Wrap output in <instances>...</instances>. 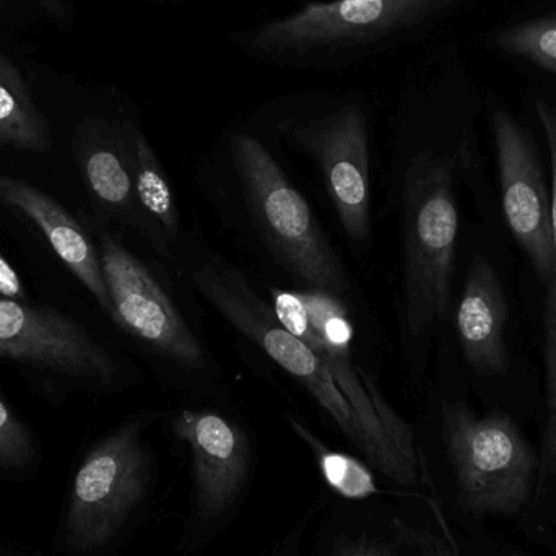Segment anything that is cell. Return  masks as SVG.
Instances as JSON below:
<instances>
[{"instance_id": "603a6c76", "label": "cell", "mask_w": 556, "mask_h": 556, "mask_svg": "<svg viewBox=\"0 0 556 556\" xmlns=\"http://www.w3.org/2000/svg\"><path fill=\"white\" fill-rule=\"evenodd\" d=\"M395 525H397L399 531L404 535L405 541L420 556H460L457 548L453 547V544H447L444 539L433 534V532L415 528V526L408 525L407 521L397 518V516H395Z\"/></svg>"}, {"instance_id": "cb8c5ba5", "label": "cell", "mask_w": 556, "mask_h": 556, "mask_svg": "<svg viewBox=\"0 0 556 556\" xmlns=\"http://www.w3.org/2000/svg\"><path fill=\"white\" fill-rule=\"evenodd\" d=\"M31 2L55 28L64 33H71L74 29L75 16H77L75 0H31Z\"/></svg>"}, {"instance_id": "484cf974", "label": "cell", "mask_w": 556, "mask_h": 556, "mask_svg": "<svg viewBox=\"0 0 556 556\" xmlns=\"http://www.w3.org/2000/svg\"><path fill=\"white\" fill-rule=\"evenodd\" d=\"M26 293L18 274L9 261L0 254V298L3 300L23 301Z\"/></svg>"}, {"instance_id": "6da1fadb", "label": "cell", "mask_w": 556, "mask_h": 556, "mask_svg": "<svg viewBox=\"0 0 556 556\" xmlns=\"http://www.w3.org/2000/svg\"><path fill=\"white\" fill-rule=\"evenodd\" d=\"M454 0H314L228 36L251 61L293 71H343L378 58Z\"/></svg>"}, {"instance_id": "9c48e42d", "label": "cell", "mask_w": 556, "mask_h": 556, "mask_svg": "<svg viewBox=\"0 0 556 556\" xmlns=\"http://www.w3.org/2000/svg\"><path fill=\"white\" fill-rule=\"evenodd\" d=\"M281 132L319 166L330 201L353 241L369 235L368 117L349 101L320 116L287 119Z\"/></svg>"}, {"instance_id": "5b68a950", "label": "cell", "mask_w": 556, "mask_h": 556, "mask_svg": "<svg viewBox=\"0 0 556 556\" xmlns=\"http://www.w3.org/2000/svg\"><path fill=\"white\" fill-rule=\"evenodd\" d=\"M444 446L460 509L473 516H516L526 508L541 472V454L509 415H477L464 402L443 407Z\"/></svg>"}, {"instance_id": "8992f818", "label": "cell", "mask_w": 556, "mask_h": 556, "mask_svg": "<svg viewBox=\"0 0 556 556\" xmlns=\"http://www.w3.org/2000/svg\"><path fill=\"white\" fill-rule=\"evenodd\" d=\"M235 166L248 204L281 263L311 290L342 294L346 277L320 231L306 199L288 181L269 150L256 137L231 140Z\"/></svg>"}, {"instance_id": "d6986e66", "label": "cell", "mask_w": 556, "mask_h": 556, "mask_svg": "<svg viewBox=\"0 0 556 556\" xmlns=\"http://www.w3.org/2000/svg\"><path fill=\"white\" fill-rule=\"evenodd\" d=\"M288 425L309 447L320 477L333 493L350 503H362L384 495V490L379 489L371 470L362 460L350 454L330 450L298 418L288 417Z\"/></svg>"}, {"instance_id": "e0dca14e", "label": "cell", "mask_w": 556, "mask_h": 556, "mask_svg": "<svg viewBox=\"0 0 556 556\" xmlns=\"http://www.w3.org/2000/svg\"><path fill=\"white\" fill-rule=\"evenodd\" d=\"M539 121L547 137L551 153L552 198H554V257L551 273L545 278L544 300V376L545 428L542 438L541 472L538 492L556 476V108L545 101L535 103Z\"/></svg>"}, {"instance_id": "44dd1931", "label": "cell", "mask_w": 556, "mask_h": 556, "mask_svg": "<svg viewBox=\"0 0 556 556\" xmlns=\"http://www.w3.org/2000/svg\"><path fill=\"white\" fill-rule=\"evenodd\" d=\"M41 451L31 430L15 410L0 399V479H25L35 472Z\"/></svg>"}, {"instance_id": "30bf717a", "label": "cell", "mask_w": 556, "mask_h": 556, "mask_svg": "<svg viewBox=\"0 0 556 556\" xmlns=\"http://www.w3.org/2000/svg\"><path fill=\"white\" fill-rule=\"evenodd\" d=\"M0 358L75 382L111 384L113 355L78 320L52 307L0 298Z\"/></svg>"}, {"instance_id": "ba28073f", "label": "cell", "mask_w": 556, "mask_h": 556, "mask_svg": "<svg viewBox=\"0 0 556 556\" xmlns=\"http://www.w3.org/2000/svg\"><path fill=\"white\" fill-rule=\"evenodd\" d=\"M172 431L191 456V532L201 541L227 525L247 495L253 466L250 438L230 418L208 410L179 412Z\"/></svg>"}, {"instance_id": "7c38bea8", "label": "cell", "mask_w": 556, "mask_h": 556, "mask_svg": "<svg viewBox=\"0 0 556 556\" xmlns=\"http://www.w3.org/2000/svg\"><path fill=\"white\" fill-rule=\"evenodd\" d=\"M503 214L535 276L545 281L554 257V198L532 137L506 111L492 117Z\"/></svg>"}, {"instance_id": "8fae6325", "label": "cell", "mask_w": 556, "mask_h": 556, "mask_svg": "<svg viewBox=\"0 0 556 556\" xmlns=\"http://www.w3.org/2000/svg\"><path fill=\"white\" fill-rule=\"evenodd\" d=\"M101 267L121 329L185 368H201L204 350L149 269L110 235H101Z\"/></svg>"}, {"instance_id": "d4e9b609", "label": "cell", "mask_w": 556, "mask_h": 556, "mask_svg": "<svg viewBox=\"0 0 556 556\" xmlns=\"http://www.w3.org/2000/svg\"><path fill=\"white\" fill-rule=\"evenodd\" d=\"M311 521L309 515L304 516L303 519L296 522L288 532L287 535L280 539L273 551L267 552L266 556H301V548H303V539L306 534L307 525Z\"/></svg>"}, {"instance_id": "9a60e30c", "label": "cell", "mask_w": 556, "mask_h": 556, "mask_svg": "<svg viewBox=\"0 0 556 556\" xmlns=\"http://www.w3.org/2000/svg\"><path fill=\"white\" fill-rule=\"evenodd\" d=\"M136 126L110 119L85 121L78 129L85 178L98 201L117 212L137 202L134 191L132 136Z\"/></svg>"}, {"instance_id": "ac0fdd59", "label": "cell", "mask_w": 556, "mask_h": 556, "mask_svg": "<svg viewBox=\"0 0 556 556\" xmlns=\"http://www.w3.org/2000/svg\"><path fill=\"white\" fill-rule=\"evenodd\" d=\"M410 545L394 518L376 521L362 516L336 515L326 519L314 556H408Z\"/></svg>"}, {"instance_id": "52a82bcc", "label": "cell", "mask_w": 556, "mask_h": 556, "mask_svg": "<svg viewBox=\"0 0 556 556\" xmlns=\"http://www.w3.org/2000/svg\"><path fill=\"white\" fill-rule=\"evenodd\" d=\"M192 283L228 323L309 391L350 443L365 456L368 454L358 420L329 369L303 340L280 323L273 306L257 296L237 269L224 264H207L192 274Z\"/></svg>"}, {"instance_id": "ffe728a7", "label": "cell", "mask_w": 556, "mask_h": 556, "mask_svg": "<svg viewBox=\"0 0 556 556\" xmlns=\"http://www.w3.org/2000/svg\"><path fill=\"white\" fill-rule=\"evenodd\" d=\"M130 162H132L134 191L140 207L168 233V237H176L179 222L175 194L149 140L137 127L132 136Z\"/></svg>"}, {"instance_id": "2e32d148", "label": "cell", "mask_w": 556, "mask_h": 556, "mask_svg": "<svg viewBox=\"0 0 556 556\" xmlns=\"http://www.w3.org/2000/svg\"><path fill=\"white\" fill-rule=\"evenodd\" d=\"M29 62L0 39V146L46 153L52 136L33 97Z\"/></svg>"}, {"instance_id": "5bb4252c", "label": "cell", "mask_w": 556, "mask_h": 556, "mask_svg": "<svg viewBox=\"0 0 556 556\" xmlns=\"http://www.w3.org/2000/svg\"><path fill=\"white\" fill-rule=\"evenodd\" d=\"M0 204L29 218L100 306L113 313L101 260L90 238L59 202L28 182L0 175Z\"/></svg>"}, {"instance_id": "4fadbf2b", "label": "cell", "mask_w": 556, "mask_h": 556, "mask_svg": "<svg viewBox=\"0 0 556 556\" xmlns=\"http://www.w3.org/2000/svg\"><path fill=\"white\" fill-rule=\"evenodd\" d=\"M508 300L498 274L485 256L477 254L470 263L456 311L460 350L477 375L508 372Z\"/></svg>"}, {"instance_id": "7a4b0ae2", "label": "cell", "mask_w": 556, "mask_h": 556, "mask_svg": "<svg viewBox=\"0 0 556 556\" xmlns=\"http://www.w3.org/2000/svg\"><path fill=\"white\" fill-rule=\"evenodd\" d=\"M274 313L329 369L352 407L368 444L366 459L401 486L420 482V454L410 425L352 359L353 326L339 294L319 290H270Z\"/></svg>"}, {"instance_id": "f1b7e54d", "label": "cell", "mask_w": 556, "mask_h": 556, "mask_svg": "<svg viewBox=\"0 0 556 556\" xmlns=\"http://www.w3.org/2000/svg\"><path fill=\"white\" fill-rule=\"evenodd\" d=\"M7 12L5 0H0V15Z\"/></svg>"}, {"instance_id": "277c9868", "label": "cell", "mask_w": 556, "mask_h": 556, "mask_svg": "<svg viewBox=\"0 0 556 556\" xmlns=\"http://www.w3.org/2000/svg\"><path fill=\"white\" fill-rule=\"evenodd\" d=\"M454 179L456 160L433 152L415 156L405 173L404 311L415 339L450 314L459 233Z\"/></svg>"}, {"instance_id": "3957f363", "label": "cell", "mask_w": 556, "mask_h": 556, "mask_svg": "<svg viewBox=\"0 0 556 556\" xmlns=\"http://www.w3.org/2000/svg\"><path fill=\"white\" fill-rule=\"evenodd\" d=\"M142 420L101 438L72 476L54 548L62 556L110 554L149 505L155 459L143 441Z\"/></svg>"}, {"instance_id": "4316f807", "label": "cell", "mask_w": 556, "mask_h": 556, "mask_svg": "<svg viewBox=\"0 0 556 556\" xmlns=\"http://www.w3.org/2000/svg\"><path fill=\"white\" fill-rule=\"evenodd\" d=\"M0 556H29L22 548L12 547V545L0 544Z\"/></svg>"}, {"instance_id": "83f0119b", "label": "cell", "mask_w": 556, "mask_h": 556, "mask_svg": "<svg viewBox=\"0 0 556 556\" xmlns=\"http://www.w3.org/2000/svg\"><path fill=\"white\" fill-rule=\"evenodd\" d=\"M146 2H155V3L172 2V3H178V2H185V0H146Z\"/></svg>"}, {"instance_id": "7402d4cb", "label": "cell", "mask_w": 556, "mask_h": 556, "mask_svg": "<svg viewBox=\"0 0 556 556\" xmlns=\"http://www.w3.org/2000/svg\"><path fill=\"white\" fill-rule=\"evenodd\" d=\"M493 42L502 51L521 55L539 67L556 74V16L534 20L506 29Z\"/></svg>"}]
</instances>
